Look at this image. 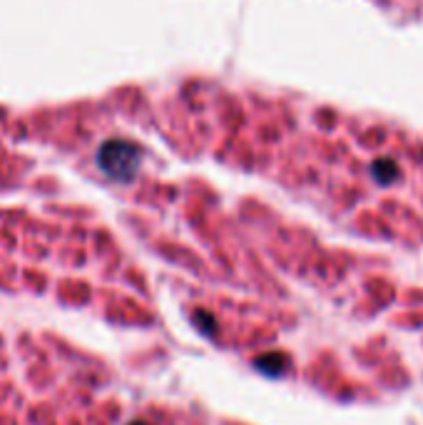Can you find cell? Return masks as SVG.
I'll return each mask as SVG.
<instances>
[{"instance_id": "277c9868", "label": "cell", "mask_w": 423, "mask_h": 425, "mask_svg": "<svg viewBox=\"0 0 423 425\" xmlns=\"http://www.w3.org/2000/svg\"><path fill=\"white\" fill-rule=\"evenodd\" d=\"M130 425H149V423H142V420H132Z\"/></svg>"}, {"instance_id": "3957f363", "label": "cell", "mask_w": 423, "mask_h": 425, "mask_svg": "<svg viewBox=\"0 0 423 425\" xmlns=\"http://www.w3.org/2000/svg\"><path fill=\"white\" fill-rule=\"evenodd\" d=\"M195 323H197V329L205 331L207 336L214 334V318H212L207 311H197V313H195Z\"/></svg>"}, {"instance_id": "6da1fadb", "label": "cell", "mask_w": 423, "mask_h": 425, "mask_svg": "<svg viewBox=\"0 0 423 425\" xmlns=\"http://www.w3.org/2000/svg\"><path fill=\"white\" fill-rule=\"evenodd\" d=\"M142 152L127 140H107L98 149V167L112 181H132L140 172Z\"/></svg>"}, {"instance_id": "7a4b0ae2", "label": "cell", "mask_w": 423, "mask_h": 425, "mask_svg": "<svg viewBox=\"0 0 423 425\" xmlns=\"http://www.w3.org/2000/svg\"><path fill=\"white\" fill-rule=\"evenodd\" d=\"M284 363H286V358L281 356V353H267V356L257 358V368L267 375H281L286 368Z\"/></svg>"}]
</instances>
